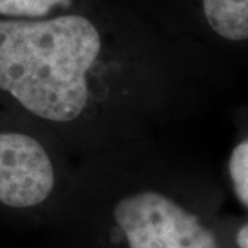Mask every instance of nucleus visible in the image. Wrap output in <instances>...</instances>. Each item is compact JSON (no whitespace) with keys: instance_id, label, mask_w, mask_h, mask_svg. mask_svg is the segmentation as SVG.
Here are the masks:
<instances>
[{"instance_id":"1","label":"nucleus","mask_w":248,"mask_h":248,"mask_svg":"<svg viewBox=\"0 0 248 248\" xmlns=\"http://www.w3.org/2000/svg\"><path fill=\"white\" fill-rule=\"evenodd\" d=\"M99 51L97 28L81 16L0 19V90L37 117L75 120L87 105V73Z\"/></svg>"},{"instance_id":"2","label":"nucleus","mask_w":248,"mask_h":248,"mask_svg":"<svg viewBox=\"0 0 248 248\" xmlns=\"http://www.w3.org/2000/svg\"><path fill=\"white\" fill-rule=\"evenodd\" d=\"M113 215L130 248H218L213 232L196 215L159 192L124 197Z\"/></svg>"},{"instance_id":"7","label":"nucleus","mask_w":248,"mask_h":248,"mask_svg":"<svg viewBox=\"0 0 248 248\" xmlns=\"http://www.w3.org/2000/svg\"><path fill=\"white\" fill-rule=\"evenodd\" d=\"M236 241H237L239 248H248V223L240 229L239 233H237V237H236Z\"/></svg>"},{"instance_id":"6","label":"nucleus","mask_w":248,"mask_h":248,"mask_svg":"<svg viewBox=\"0 0 248 248\" xmlns=\"http://www.w3.org/2000/svg\"><path fill=\"white\" fill-rule=\"evenodd\" d=\"M229 172L237 199L248 208V141L241 142L233 149Z\"/></svg>"},{"instance_id":"5","label":"nucleus","mask_w":248,"mask_h":248,"mask_svg":"<svg viewBox=\"0 0 248 248\" xmlns=\"http://www.w3.org/2000/svg\"><path fill=\"white\" fill-rule=\"evenodd\" d=\"M69 0H0V14L7 17H46L55 6H68Z\"/></svg>"},{"instance_id":"3","label":"nucleus","mask_w":248,"mask_h":248,"mask_svg":"<svg viewBox=\"0 0 248 248\" xmlns=\"http://www.w3.org/2000/svg\"><path fill=\"white\" fill-rule=\"evenodd\" d=\"M54 169L42 143L25 134L0 133V203L27 208L54 187Z\"/></svg>"},{"instance_id":"4","label":"nucleus","mask_w":248,"mask_h":248,"mask_svg":"<svg viewBox=\"0 0 248 248\" xmlns=\"http://www.w3.org/2000/svg\"><path fill=\"white\" fill-rule=\"evenodd\" d=\"M210 27L223 39H248V0H203Z\"/></svg>"}]
</instances>
